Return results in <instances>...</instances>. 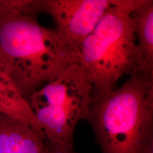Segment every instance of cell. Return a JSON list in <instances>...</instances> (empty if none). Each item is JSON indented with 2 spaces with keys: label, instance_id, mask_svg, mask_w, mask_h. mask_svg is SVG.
Returning a JSON list of instances; mask_svg holds the SVG:
<instances>
[{
  "label": "cell",
  "instance_id": "1",
  "mask_svg": "<svg viewBox=\"0 0 153 153\" xmlns=\"http://www.w3.org/2000/svg\"><path fill=\"white\" fill-rule=\"evenodd\" d=\"M36 0H0V68L27 99L79 62L78 52L37 19Z\"/></svg>",
  "mask_w": 153,
  "mask_h": 153
},
{
  "label": "cell",
  "instance_id": "2",
  "mask_svg": "<svg viewBox=\"0 0 153 153\" xmlns=\"http://www.w3.org/2000/svg\"><path fill=\"white\" fill-rule=\"evenodd\" d=\"M86 120L102 153H145L153 142V74L140 73L120 88L93 94Z\"/></svg>",
  "mask_w": 153,
  "mask_h": 153
},
{
  "label": "cell",
  "instance_id": "3",
  "mask_svg": "<svg viewBox=\"0 0 153 153\" xmlns=\"http://www.w3.org/2000/svg\"><path fill=\"white\" fill-rule=\"evenodd\" d=\"M140 0H117L78 51L93 94L117 88L124 76L140 73V56L131 14Z\"/></svg>",
  "mask_w": 153,
  "mask_h": 153
},
{
  "label": "cell",
  "instance_id": "4",
  "mask_svg": "<svg viewBox=\"0 0 153 153\" xmlns=\"http://www.w3.org/2000/svg\"><path fill=\"white\" fill-rule=\"evenodd\" d=\"M93 92L83 67L76 62L28 97L47 142L56 147L73 149L76 126L87 119Z\"/></svg>",
  "mask_w": 153,
  "mask_h": 153
},
{
  "label": "cell",
  "instance_id": "5",
  "mask_svg": "<svg viewBox=\"0 0 153 153\" xmlns=\"http://www.w3.org/2000/svg\"><path fill=\"white\" fill-rule=\"evenodd\" d=\"M117 0H37L39 12L53 19L61 40L78 51L107 11Z\"/></svg>",
  "mask_w": 153,
  "mask_h": 153
},
{
  "label": "cell",
  "instance_id": "6",
  "mask_svg": "<svg viewBox=\"0 0 153 153\" xmlns=\"http://www.w3.org/2000/svg\"><path fill=\"white\" fill-rule=\"evenodd\" d=\"M47 142L31 126L0 114V153H45Z\"/></svg>",
  "mask_w": 153,
  "mask_h": 153
},
{
  "label": "cell",
  "instance_id": "7",
  "mask_svg": "<svg viewBox=\"0 0 153 153\" xmlns=\"http://www.w3.org/2000/svg\"><path fill=\"white\" fill-rule=\"evenodd\" d=\"M140 56V73L153 74V1L140 0L131 14Z\"/></svg>",
  "mask_w": 153,
  "mask_h": 153
},
{
  "label": "cell",
  "instance_id": "8",
  "mask_svg": "<svg viewBox=\"0 0 153 153\" xmlns=\"http://www.w3.org/2000/svg\"><path fill=\"white\" fill-rule=\"evenodd\" d=\"M0 114L26 123L43 134L27 99L22 95L11 78L1 68Z\"/></svg>",
  "mask_w": 153,
  "mask_h": 153
},
{
  "label": "cell",
  "instance_id": "9",
  "mask_svg": "<svg viewBox=\"0 0 153 153\" xmlns=\"http://www.w3.org/2000/svg\"><path fill=\"white\" fill-rule=\"evenodd\" d=\"M45 153H74L72 149H66L51 145L47 142V148Z\"/></svg>",
  "mask_w": 153,
  "mask_h": 153
},
{
  "label": "cell",
  "instance_id": "10",
  "mask_svg": "<svg viewBox=\"0 0 153 153\" xmlns=\"http://www.w3.org/2000/svg\"><path fill=\"white\" fill-rule=\"evenodd\" d=\"M144 153H153V142H152L145 151Z\"/></svg>",
  "mask_w": 153,
  "mask_h": 153
}]
</instances>
